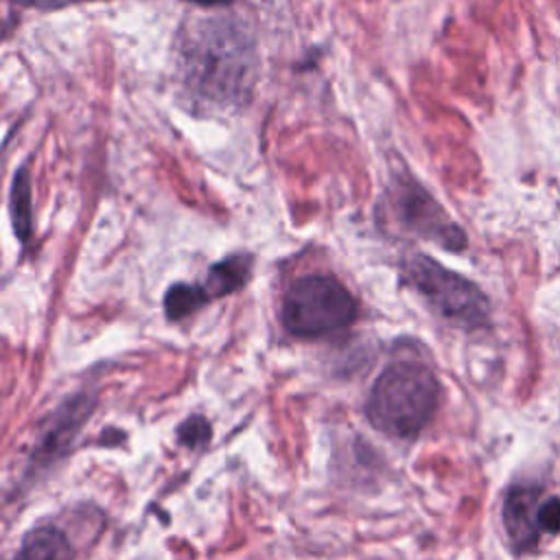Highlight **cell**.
Wrapping results in <instances>:
<instances>
[{
	"label": "cell",
	"instance_id": "cell-1",
	"mask_svg": "<svg viewBox=\"0 0 560 560\" xmlns=\"http://www.w3.org/2000/svg\"><path fill=\"white\" fill-rule=\"evenodd\" d=\"M258 70L256 39L232 15L197 18L177 37V79L199 109L241 107L254 92Z\"/></svg>",
	"mask_w": 560,
	"mask_h": 560
},
{
	"label": "cell",
	"instance_id": "cell-2",
	"mask_svg": "<svg viewBox=\"0 0 560 560\" xmlns=\"http://www.w3.org/2000/svg\"><path fill=\"white\" fill-rule=\"evenodd\" d=\"M440 400V381L420 361L389 363L374 381L365 413L374 429L392 438H413L433 418Z\"/></svg>",
	"mask_w": 560,
	"mask_h": 560
},
{
	"label": "cell",
	"instance_id": "cell-3",
	"mask_svg": "<svg viewBox=\"0 0 560 560\" xmlns=\"http://www.w3.org/2000/svg\"><path fill=\"white\" fill-rule=\"evenodd\" d=\"M402 280L442 319L464 330H481L490 324L488 295L466 276L444 267L427 254H409L402 260Z\"/></svg>",
	"mask_w": 560,
	"mask_h": 560
},
{
	"label": "cell",
	"instance_id": "cell-4",
	"mask_svg": "<svg viewBox=\"0 0 560 560\" xmlns=\"http://www.w3.org/2000/svg\"><path fill=\"white\" fill-rule=\"evenodd\" d=\"M354 295L328 273H306L289 284L282 295L280 319L295 337H322L357 319Z\"/></svg>",
	"mask_w": 560,
	"mask_h": 560
},
{
	"label": "cell",
	"instance_id": "cell-5",
	"mask_svg": "<svg viewBox=\"0 0 560 560\" xmlns=\"http://www.w3.org/2000/svg\"><path fill=\"white\" fill-rule=\"evenodd\" d=\"M387 206L402 232L435 243L448 252L466 249V232L418 182L407 177L392 182L387 190Z\"/></svg>",
	"mask_w": 560,
	"mask_h": 560
},
{
	"label": "cell",
	"instance_id": "cell-6",
	"mask_svg": "<svg viewBox=\"0 0 560 560\" xmlns=\"http://www.w3.org/2000/svg\"><path fill=\"white\" fill-rule=\"evenodd\" d=\"M540 490L529 483L512 486L503 499V527L514 547V551H532L538 542V510H540Z\"/></svg>",
	"mask_w": 560,
	"mask_h": 560
},
{
	"label": "cell",
	"instance_id": "cell-7",
	"mask_svg": "<svg viewBox=\"0 0 560 560\" xmlns=\"http://www.w3.org/2000/svg\"><path fill=\"white\" fill-rule=\"evenodd\" d=\"M92 400L88 396H77L68 400L50 420L48 429L44 431L37 448L33 451V462H44L50 464L70 442L72 435L79 431L83 424V418L90 416L92 411Z\"/></svg>",
	"mask_w": 560,
	"mask_h": 560
},
{
	"label": "cell",
	"instance_id": "cell-8",
	"mask_svg": "<svg viewBox=\"0 0 560 560\" xmlns=\"http://www.w3.org/2000/svg\"><path fill=\"white\" fill-rule=\"evenodd\" d=\"M249 271H252V256L232 254L208 269V276L203 282H199V289L206 295V300L212 302L217 298L238 291L249 280Z\"/></svg>",
	"mask_w": 560,
	"mask_h": 560
},
{
	"label": "cell",
	"instance_id": "cell-9",
	"mask_svg": "<svg viewBox=\"0 0 560 560\" xmlns=\"http://www.w3.org/2000/svg\"><path fill=\"white\" fill-rule=\"evenodd\" d=\"M72 545L55 525L33 527L24 538L13 560H70Z\"/></svg>",
	"mask_w": 560,
	"mask_h": 560
},
{
	"label": "cell",
	"instance_id": "cell-10",
	"mask_svg": "<svg viewBox=\"0 0 560 560\" xmlns=\"http://www.w3.org/2000/svg\"><path fill=\"white\" fill-rule=\"evenodd\" d=\"M9 210L15 236L22 245L28 243L33 234V203H31V177L26 168L15 171L9 195Z\"/></svg>",
	"mask_w": 560,
	"mask_h": 560
},
{
	"label": "cell",
	"instance_id": "cell-11",
	"mask_svg": "<svg viewBox=\"0 0 560 560\" xmlns=\"http://www.w3.org/2000/svg\"><path fill=\"white\" fill-rule=\"evenodd\" d=\"M203 304H208L206 295L201 293L199 284H190V282H175L168 287V291L164 293V313L171 322L184 319L188 315H192L195 311H199Z\"/></svg>",
	"mask_w": 560,
	"mask_h": 560
},
{
	"label": "cell",
	"instance_id": "cell-12",
	"mask_svg": "<svg viewBox=\"0 0 560 560\" xmlns=\"http://www.w3.org/2000/svg\"><path fill=\"white\" fill-rule=\"evenodd\" d=\"M212 435V427L208 424L206 418L201 416H190L186 418L179 429H177V440L188 446V448H201L210 442Z\"/></svg>",
	"mask_w": 560,
	"mask_h": 560
},
{
	"label": "cell",
	"instance_id": "cell-13",
	"mask_svg": "<svg viewBox=\"0 0 560 560\" xmlns=\"http://www.w3.org/2000/svg\"><path fill=\"white\" fill-rule=\"evenodd\" d=\"M538 527L545 534H558L560 532V499L558 497H551V499L540 503Z\"/></svg>",
	"mask_w": 560,
	"mask_h": 560
},
{
	"label": "cell",
	"instance_id": "cell-14",
	"mask_svg": "<svg viewBox=\"0 0 560 560\" xmlns=\"http://www.w3.org/2000/svg\"><path fill=\"white\" fill-rule=\"evenodd\" d=\"M18 7H28V9H39V11H57V9H66V7H74V4H83V2H96V0H9Z\"/></svg>",
	"mask_w": 560,
	"mask_h": 560
},
{
	"label": "cell",
	"instance_id": "cell-15",
	"mask_svg": "<svg viewBox=\"0 0 560 560\" xmlns=\"http://www.w3.org/2000/svg\"><path fill=\"white\" fill-rule=\"evenodd\" d=\"M186 2H192L197 7H228L232 0H186Z\"/></svg>",
	"mask_w": 560,
	"mask_h": 560
}]
</instances>
